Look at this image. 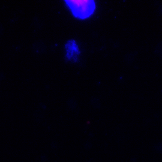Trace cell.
I'll return each instance as SVG.
<instances>
[{
    "label": "cell",
    "mask_w": 162,
    "mask_h": 162,
    "mask_svg": "<svg viewBox=\"0 0 162 162\" xmlns=\"http://www.w3.org/2000/svg\"><path fill=\"white\" fill-rule=\"evenodd\" d=\"M66 4L71 10L73 15L79 19H86L92 15L96 9L95 2L92 0H65Z\"/></svg>",
    "instance_id": "obj_1"
},
{
    "label": "cell",
    "mask_w": 162,
    "mask_h": 162,
    "mask_svg": "<svg viewBox=\"0 0 162 162\" xmlns=\"http://www.w3.org/2000/svg\"><path fill=\"white\" fill-rule=\"evenodd\" d=\"M67 50L66 57L69 60H73L76 61L77 59V56L80 53L78 46L76 45L75 40H69L65 46Z\"/></svg>",
    "instance_id": "obj_2"
}]
</instances>
